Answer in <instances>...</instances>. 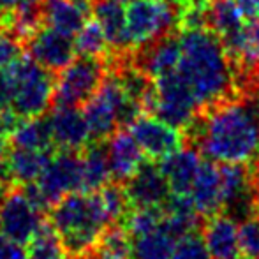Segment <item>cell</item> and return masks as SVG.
Wrapping results in <instances>:
<instances>
[{"instance_id": "obj_1", "label": "cell", "mask_w": 259, "mask_h": 259, "mask_svg": "<svg viewBox=\"0 0 259 259\" xmlns=\"http://www.w3.org/2000/svg\"><path fill=\"white\" fill-rule=\"evenodd\" d=\"M185 133L211 162L250 164L259 157V90H245L206 108Z\"/></svg>"}, {"instance_id": "obj_2", "label": "cell", "mask_w": 259, "mask_h": 259, "mask_svg": "<svg viewBox=\"0 0 259 259\" xmlns=\"http://www.w3.org/2000/svg\"><path fill=\"white\" fill-rule=\"evenodd\" d=\"M178 37L182 55L177 74L189 87L201 111L240 94L235 65L211 28L178 30Z\"/></svg>"}, {"instance_id": "obj_3", "label": "cell", "mask_w": 259, "mask_h": 259, "mask_svg": "<svg viewBox=\"0 0 259 259\" xmlns=\"http://www.w3.org/2000/svg\"><path fill=\"white\" fill-rule=\"evenodd\" d=\"M48 222L67 256L96 252L109 226L116 224L101 191H76L58 199L48 210Z\"/></svg>"}, {"instance_id": "obj_4", "label": "cell", "mask_w": 259, "mask_h": 259, "mask_svg": "<svg viewBox=\"0 0 259 259\" xmlns=\"http://www.w3.org/2000/svg\"><path fill=\"white\" fill-rule=\"evenodd\" d=\"M6 71L13 85V99H11L13 115L18 120L45 115V111L53 103V72L37 64L30 55L28 57L21 55Z\"/></svg>"}, {"instance_id": "obj_5", "label": "cell", "mask_w": 259, "mask_h": 259, "mask_svg": "<svg viewBox=\"0 0 259 259\" xmlns=\"http://www.w3.org/2000/svg\"><path fill=\"white\" fill-rule=\"evenodd\" d=\"M23 187L46 211L64 196L83 191L81 152L55 150L37 180Z\"/></svg>"}, {"instance_id": "obj_6", "label": "cell", "mask_w": 259, "mask_h": 259, "mask_svg": "<svg viewBox=\"0 0 259 259\" xmlns=\"http://www.w3.org/2000/svg\"><path fill=\"white\" fill-rule=\"evenodd\" d=\"M46 210L23 185H11L0 198V235L28 245L48 221Z\"/></svg>"}, {"instance_id": "obj_7", "label": "cell", "mask_w": 259, "mask_h": 259, "mask_svg": "<svg viewBox=\"0 0 259 259\" xmlns=\"http://www.w3.org/2000/svg\"><path fill=\"white\" fill-rule=\"evenodd\" d=\"M177 6L171 0H131L125 9V30L131 50L175 32Z\"/></svg>"}, {"instance_id": "obj_8", "label": "cell", "mask_w": 259, "mask_h": 259, "mask_svg": "<svg viewBox=\"0 0 259 259\" xmlns=\"http://www.w3.org/2000/svg\"><path fill=\"white\" fill-rule=\"evenodd\" d=\"M109 69V58L83 57L71 62L55 79V106H83L104 81Z\"/></svg>"}, {"instance_id": "obj_9", "label": "cell", "mask_w": 259, "mask_h": 259, "mask_svg": "<svg viewBox=\"0 0 259 259\" xmlns=\"http://www.w3.org/2000/svg\"><path fill=\"white\" fill-rule=\"evenodd\" d=\"M127 129L138 141L145 157L152 162H160L184 147L182 129L152 113L138 115Z\"/></svg>"}, {"instance_id": "obj_10", "label": "cell", "mask_w": 259, "mask_h": 259, "mask_svg": "<svg viewBox=\"0 0 259 259\" xmlns=\"http://www.w3.org/2000/svg\"><path fill=\"white\" fill-rule=\"evenodd\" d=\"M74 37L62 34L52 27H37L23 39V46L37 64L52 72L67 67L76 55Z\"/></svg>"}, {"instance_id": "obj_11", "label": "cell", "mask_w": 259, "mask_h": 259, "mask_svg": "<svg viewBox=\"0 0 259 259\" xmlns=\"http://www.w3.org/2000/svg\"><path fill=\"white\" fill-rule=\"evenodd\" d=\"M48 123L53 145L58 150L81 152L92 143L89 123L78 106H57L48 116Z\"/></svg>"}, {"instance_id": "obj_12", "label": "cell", "mask_w": 259, "mask_h": 259, "mask_svg": "<svg viewBox=\"0 0 259 259\" xmlns=\"http://www.w3.org/2000/svg\"><path fill=\"white\" fill-rule=\"evenodd\" d=\"M122 185L131 203V210L133 208H162L171 196L159 164L152 160L148 164L143 162L136 175Z\"/></svg>"}, {"instance_id": "obj_13", "label": "cell", "mask_w": 259, "mask_h": 259, "mask_svg": "<svg viewBox=\"0 0 259 259\" xmlns=\"http://www.w3.org/2000/svg\"><path fill=\"white\" fill-rule=\"evenodd\" d=\"M201 240L210 259H238L242 256L238 224L233 215L219 211L205 219Z\"/></svg>"}, {"instance_id": "obj_14", "label": "cell", "mask_w": 259, "mask_h": 259, "mask_svg": "<svg viewBox=\"0 0 259 259\" xmlns=\"http://www.w3.org/2000/svg\"><path fill=\"white\" fill-rule=\"evenodd\" d=\"M106 148H108L111 180H115L116 184H125L145 162V154L127 127L116 129L106 140Z\"/></svg>"}, {"instance_id": "obj_15", "label": "cell", "mask_w": 259, "mask_h": 259, "mask_svg": "<svg viewBox=\"0 0 259 259\" xmlns=\"http://www.w3.org/2000/svg\"><path fill=\"white\" fill-rule=\"evenodd\" d=\"M94 13V20L103 30L106 41L109 45V58H120L127 57L133 53L129 46V39H127L125 30V9H123L122 2L116 0H92L90 6Z\"/></svg>"}, {"instance_id": "obj_16", "label": "cell", "mask_w": 259, "mask_h": 259, "mask_svg": "<svg viewBox=\"0 0 259 259\" xmlns=\"http://www.w3.org/2000/svg\"><path fill=\"white\" fill-rule=\"evenodd\" d=\"M201 162L203 157L194 147L180 148L164 160L157 162L166 178L171 196H187L189 198V192H191L196 175L201 167Z\"/></svg>"}, {"instance_id": "obj_17", "label": "cell", "mask_w": 259, "mask_h": 259, "mask_svg": "<svg viewBox=\"0 0 259 259\" xmlns=\"http://www.w3.org/2000/svg\"><path fill=\"white\" fill-rule=\"evenodd\" d=\"M189 199L192 201L199 217H210L222 211V180L221 167L217 162L203 159L192 189L189 192Z\"/></svg>"}, {"instance_id": "obj_18", "label": "cell", "mask_w": 259, "mask_h": 259, "mask_svg": "<svg viewBox=\"0 0 259 259\" xmlns=\"http://www.w3.org/2000/svg\"><path fill=\"white\" fill-rule=\"evenodd\" d=\"M42 21L69 37H76L89 21L90 4L85 0H41Z\"/></svg>"}, {"instance_id": "obj_19", "label": "cell", "mask_w": 259, "mask_h": 259, "mask_svg": "<svg viewBox=\"0 0 259 259\" xmlns=\"http://www.w3.org/2000/svg\"><path fill=\"white\" fill-rule=\"evenodd\" d=\"M131 238H133L131 259H171L175 247L180 240L166 224L164 213L154 228L131 235Z\"/></svg>"}, {"instance_id": "obj_20", "label": "cell", "mask_w": 259, "mask_h": 259, "mask_svg": "<svg viewBox=\"0 0 259 259\" xmlns=\"http://www.w3.org/2000/svg\"><path fill=\"white\" fill-rule=\"evenodd\" d=\"M53 152L9 147L6 159V180L11 182V185H28L35 182Z\"/></svg>"}, {"instance_id": "obj_21", "label": "cell", "mask_w": 259, "mask_h": 259, "mask_svg": "<svg viewBox=\"0 0 259 259\" xmlns=\"http://www.w3.org/2000/svg\"><path fill=\"white\" fill-rule=\"evenodd\" d=\"M9 147L28 150H55L48 118H20L9 131Z\"/></svg>"}, {"instance_id": "obj_22", "label": "cell", "mask_w": 259, "mask_h": 259, "mask_svg": "<svg viewBox=\"0 0 259 259\" xmlns=\"http://www.w3.org/2000/svg\"><path fill=\"white\" fill-rule=\"evenodd\" d=\"M83 191H97L111 182L106 141H92L81 150Z\"/></svg>"}, {"instance_id": "obj_23", "label": "cell", "mask_w": 259, "mask_h": 259, "mask_svg": "<svg viewBox=\"0 0 259 259\" xmlns=\"http://www.w3.org/2000/svg\"><path fill=\"white\" fill-rule=\"evenodd\" d=\"M96 252L99 254L101 259H131L133 238L122 222L109 226L106 229Z\"/></svg>"}, {"instance_id": "obj_24", "label": "cell", "mask_w": 259, "mask_h": 259, "mask_svg": "<svg viewBox=\"0 0 259 259\" xmlns=\"http://www.w3.org/2000/svg\"><path fill=\"white\" fill-rule=\"evenodd\" d=\"M74 46H76V53L83 55V57H97V58L111 57L109 45L96 20L87 21L83 25L81 30L76 34Z\"/></svg>"}, {"instance_id": "obj_25", "label": "cell", "mask_w": 259, "mask_h": 259, "mask_svg": "<svg viewBox=\"0 0 259 259\" xmlns=\"http://www.w3.org/2000/svg\"><path fill=\"white\" fill-rule=\"evenodd\" d=\"M238 240L242 256L259 259V201H254L242 224H238Z\"/></svg>"}, {"instance_id": "obj_26", "label": "cell", "mask_w": 259, "mask_h": 259, "mask_svg": "<svg viewBox=\"0 0 259 259\" xmlns=\"http://www.w3.org/2000/svg\"><path fill=\"white\" fill-rule=\"evenodd\" d=\"M171 259H210V256H208L201 236L192 231L178 240Z\"/></svg>"}, {"instance_id": "obj_27", "label": "cell", "mask_w": 259, "mask_h": 259, "mask_svg": "<svg viewBox=\"0 0 259 259\" xmlns=\"http://www.w3.org/2000/svg\"><path fill=\"white\" fill-rule=\"evenodd\" d=\"M23 39L13 30H0V69H7L23 55Z\"/></svg>"}, {"instance_id": "obj_28", "label": "cell", "mask_w": 259, "mask_h": 259, "mask_svg": "<svg viewBox=\"0 0 259 259\" xmlns=\"http://www.w3.org/2000/svg\"><path fill=\"white\" fill-rule=\"evenodd\" d=\"M18 122V118L13 115V111L0 113V180L6 178V159L9 152V131Z\"/></svg>"}, {"instance_id": "obj_29", "label": "cell", "mask_w": 259, "mask_h": 259, "mask_svg": "<svg viewBox=\"0 0 259 259\" xmlns=\"http://www.w3.org/2000/svg\"><path fill=\"white\" fill-rule=\"evenodd\" d=\"M0 259H28L27 247L0 236Z\"/></svg>"}, {"instance_id": "obj_30", "label": "cell", "mask_w": 259, "mask_h": 259, "mask_svg": "<svg viewBox=\"0 0 259 259\" xmlns=\"http://www.w3.org/2000/svg\"><path fill=\"white\" fill-rule=\"evenodd\" d=\"M11 99H13V85L6 69H0V113L11 111Z\"/></svg>"}, {"instance_id": "obj_31", "label": "cell", "mask_w": 259, "mask_h": 259, "mask_svg": "<svg viewBox=\"0 0 259 259\" xmlns=\"http://www.w3.org/2000/svg\"><path fill=\"white\" fill-rule=\"evenodd\" d=\"M35 2H39V0H0V20H4V16H9L14 11Z\"/></svg>"}, {"instance_id": "obj_32", "label": "cell", "mask_w": 259, "mask_h": 259, "mask_svg": "<svg viewBox=\"0 0 259 259\" xmlns=\"http://www.w3.org/2000/svg\"><path fill=\"white\" fill-rule=\"evenodd\" d=\"M235 2L247 20L254 21L259 18V0H235Z\"/></svg>"}, {"instance_id": "obj_33", "label": "cell", "mask_w": 259, "mask_h": 259, "mask_svg": "<svg viewBox=\"0 0 259 259\" xmlns=\"http://www.w3.org/2000/svg\"><path fill=\"white\" fill-rule=\"evenodd\" d=\"M249 171H250V182H252L254 198H256V201H259V157L249 164Z\"/></svg>"}, {"instance_id": "obj_34", "label": "cell", "mask_w": 259, "mask_h": 259, "mask_svg": "<svg viewBox=\"0 0 259 259\" xmlns=\"http://www.w3.org/2000/svg\"><path fill=\"white\" fill-rule=\"evenodd\" d=\"M69 259H101V257L97 252H92V254H85V256H71Z\"/></svg>"}, {"instance_id": "obj_35", "label": "cell", "mask_w": 259, "mask_h": 259, "mask_svg": "<svg viewBox=\"0 0 259 259\" xmlns=\"http://www.w3.org/2000/svg\"><path fill=\"white\" fill-rule=\"evenodd\" d=\"M6 189H7V185L4 184V180H0V198H2V194L6 192Z\"/></svg>"}, {"instance_id": "obj_36", "label": "cell", "mask_w": 259, "mask_h": 259, "mask_svg": "<svg viewBox=\"0 0 259 259\" xmlns=\"http://www.w3.org/2000/svg\"><path fill=\"white\" fill-rule=\"evenodd\" d=\"M116 2H122V4H129L131 0H116Z\"/></svg>"}, {"instance_id": "obj_37", "label": "cell", "mask_w": 259, "mask_h": 259, "mask_svg": "<svg viewBox=\"0 0 259 259\" xmlns=\"http://www.w3.org/2000/svg\"><path fill=\"white\" fill-rule=\"evenodd\" d=\"M238 259H252V257H245V256H240Z\"/></svg>"}, {"instance_id": "obj_38", "label": "cell", "mask_w": 259, "mask_h": 259, "mask_svg": "<svg viewBox=\"0 0 259 259\" xmlns=\"http://www.w3.org/2000/svg\"><path fill=\"white\" fill-rule=\"evenodd\" d=\"M0 236H2V235H0Z\"/></svg>"}]
</instances>
